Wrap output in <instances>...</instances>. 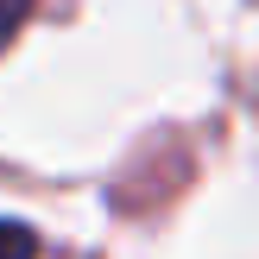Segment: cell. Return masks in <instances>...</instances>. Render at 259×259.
Segmentation results:
<instances>
[{
	"label": "cell",
	"instance_id": "cell-2",
	"mask_svg": "<svg viewBox=\"0 0 259 259\" xmlns=\"http://www.w3.org/2000/svg\"><path fill=\"white\" fill-rule=\"evenodd\" d=\"M19 13H25V0H0V45L13 38V25H19Z\"/></svg>",
	"mask_w": 259,
	"mask_h": 259
},
{
	"label": "cell",
	"instance_id": "cell-1",
	"mask_svg": "<svg viewBox=\"0 0 259 259\" xmlns=\"http://www.w3.org/2000/svg\"><path fill=\"white\" fill-rule=\"evenodd\" d=\"M0 259H38V234L25 222H0Z\"/></svg>",
	"mask_w": 259,
	"mask_h": 259
}]
</instances>
